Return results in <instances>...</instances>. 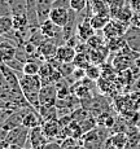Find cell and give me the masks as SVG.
I'll return each instance as SVG.
<instances>
[{
	"label": "cell",
	"instance_id": "cell-7",
	"mask_svg": "<svg viewBox=\"0 0 140 149\" xmlns=\"http://www.w3.org/2000/svg\"><path fill=\"white\" fill-rule=\"evenodd\" d=\"M57 88L55 84H45L42 87L39 93L40 105H56L57 102Z\"/></svg>",
	"mask_w": 140,
	"mask_h": 149
},
{
	"label": "cell",
	"instance_id": "cell-29",
	"mask_svg": "<svg viewBox=\"0 0 140 149\" xmlns=\"http://www.w3.org/2000/svg\"><path fill=\"white\" fill-rule=\"evenodd\" d=\"M86 77L92 79L93 82L99 81V79L101 78V68H100V65L91 64L90 66L86 69Z\"/></svg>",
	"mask_w": 140,
	"mask_h": 149
},
{
	"label": "cell",
	"instance_id": "cell-36",
	"mask_svg": "<svg viewBox=\"0 0 140 149\" xmlns=\"http://www.w3.org/2000/svg\"><path fill=\"white\" fill-rule=\"evenodd\" d=\"M131 25L136 27H140V13H134V17L131 19Z\"/></svg>",
	"mask_w": 140,
	"mask_h": 149
},
{
	"label": "cell",
	"instance_id": "cell-1",
	"mask_svg": "<svg viewBox=\"0 0 140 149\" xmlns=\"http://www.w3.org/2000/svg\"><path fill=\"white\" fill-rule=\"evenodd\" d=\"M20 86L24 92V96L26 97L29 104L31 105L36 111H38L40 102H39V93L43 87V83L40 77L38 75H27V74H21L20 75Z\"/></svg>",
	"mask_w": 140,
	"mask_h": 149
},
{
	"label": "cell",
	"instance_id": "cell-2",
	"mask_svg": "<svg viewBox=\"0 0 140 149\" xmlns=\"http://www.w3.org/2000/svg\"><path fill=\"white\" fill-rule=\"evenodd\" d=\"M104 127H95L91 131L83 134V136L79 139V141L84 145L87 149H102L105 141L108 140L107 135H104Z\"/></svg>",
	"mask_w": 140,
	"mask_h": 149
},
{
	"label": "cell",
	"instance_id": "cell-32",
	"mask_svg": "<svg viewBox=\"0 0 140 149\" xmlns=\"http://www.w3.org/2000/svg\"><path fill=\"white\" fill-rule=\"evenodd\" d=\"M107 4L109 7V9H118L122 8L123 5H126L125 0H107Z\"/></svg>",
	"mask_w": 140,
	"mask_h": 149
},
{
	"label": "cell",
	"instance_id": "cell-34",
	"mask_svg": "<svg viewBox=\"0 0 140 149\" xmlns=\"http://www.w3.org/2000/svg\"><path fill=\"white\" fill-rule=\"evenodd\" d=\"M128 5L135 13H140V0H128Z\"/></svg>",
	"mask_w": 140,
	"mask_h": 149
},
{
	"label": "cell",
	"instance_id": "cell-33",
	"mask_svg": "<svg viewBox=\"0 0 140 149\" xmlns=\"http://www.w3.org/2000/svg\"><path fill=\"white\" fill-rule=\"evenodd\" d=\"M43 149H62V145L61 141H59V140H49Z\"/></svg>",
	"mask_w": 140,
	"mask_h": 149
},
{
	"label": "cell",
	"instance_id": "cell-9",
	"mask_svg": "<svg viewBox=\"0 0 140 149\" xmlns=\"http://www.w3.org/2000/svg\"><path fill=\"white\" fill-rule=\"evenodd\" d=\"M57 48H59V45H57L52 39H45V40L38 47V53L43 60L51 61V60H53L56 57Z\"/></svg>",
	"mask_w": 140,
	"mask_h": 149
},
{
	"label": "cell",
	"instance_id": "cell-8",
	"mask_svg": "<svg viewBox=\"0 0 140 149\" xmlns=\"http://www.w3.org/2000/svg\"><path fill=\"white\" fill-rule=\"evenodd\" d=\"M70 18V9L64 7H53L49 13V19L55 22L57 26L64 27L69 22Z\"/></svg>",
	"mask_w": 140,
	"mask_h": 149
},
{
	"label": "cell",
	"instance_id": "cell-6",
	"mask_svg": "<svg viewBox=\"0 0 140 149\" xmlns=\"http://www.w3.org/2000/svg\"><path fill=\"white\" fill-rule=\"evenodd\" d=\"M4 40L0 42V64H7L13 60L17 53V45L13 44L7 36L3 35Z\"/></svg>",
	"mask_w": 140,
	"mask_h": 149
},
{
	"label": "cell",
	"instance_id": "cell-18",
	"mask_svg": "<svg viewBox=\"0 0 140 149\" xmlns=\"http://www.w3.org/2000/svg\"><path fill=\"white\" fill-rule=\"evenodd\" d=\"M22 125L26 126L27 128H34V127H36V126L42 125V118L35 109H30V110L26 111V114L24 116Z\"/></svg>",
	"mask_w": 140,
	"mask_h": 149
},
{
	"label": "cell",
	"instance_id": "cell-38",
	"mask_svg": "<svg viewBox=\"0 0 140 149\" xmlns=\"http://www.w3.org/2000/svg\"><path fill=\"white\" fill-rule=\"evenodd\" d=\"M134 65H135L136 68H139V69H140V56H139L138 58L135 60V61H134Z\"/></svg>",
	"mask_w": 140,
	"mask_h": 149
},
{
	"label": "cell",
	"instance_id": "cell-12",
	"mask_svg": "<svg viewBox=\"0 0 140 149\" xmlns=\"http://www.w3.org/2000/svg\"><path fill=\"white\" fill-rule=\"evenodd\" d=\"M123 38L126 39L128 47H130L131 49H134L138 53H140V27L130 25V27L127 29V31L123 35Z\"/></svg>",
	"mask_w": 140,
	"mask_h": 149
},
{
	"label": "cell",
	"instance_id": "cell-35",
	"mask_svg": "<svg viewBox=\"0 0 140 149\" xmlns=\"http://www.w3.org/2000/svg\"><path fill=\"white\" fill-rule=\"evenodd\" d=\"M62 149H87V148H86L84 145L78 140L77 143H74V144L69 145V147H65V148H62Z\"/></svg>",
	"mask_w": 140,
	"mask_h": 149
},
{
	"label": "cell",
	"instance_id": "cell-37",
	"mask_svg": "<svg viewBox=\"0 0 140 149\" xmlns=\"http://www.w3.org/2000/svg\"><path fill=\"white\" fill-rule=\"evenodd\" d=\"M5 149H24L22 147H20V145H13V144H9Z\"/></svg>",
	"mask_w": 140,
	"mask_h": 149
},
{
	"label": "cell",
	"instance_id": "cell-20",
	"mask_svg": "<svg viewBox=\"0 0 140 149\" xmlns=\"http://www.w3.org/2000/svg\"><path fill=\"white\" fill-rule=\"evenodd\" d=\"M96 121H98V126H101V127L104 128H113L114 126H116V116L112 114L109 110L108 111H104V113H101L100 116L96 117Z\"/></svg>",
	"mask_w": 140,
	"mask_h": 149
},
{
	"label": "cell",
	"instance_id": "cell-11",
	"mask_svg": "<svg viewBox=\"0 0 140 149\" xmlns=\"http://www.w3.org/2000/svg\"><path fill=\"white\" fill-rule=\"evenodd\" d=\"M134 13L135 12L131 9L128 3L126 5H123L122 8H118V9H109L110 18L118 19V21H122L128 25H131V19H132V17H134Z\"/></svg>",
	"mask_w": 140,
	"mask_h": 149
},
{
	"label": "cell",
	"instance_id": "cell-22",
	"mask_svg": "<svg viewBox=\"0 0 140 149\" xmlns=\"http://www.w3.org/2000/svg\"><path fill=\"white\" fill-rule=\"evenodd\" d=\"M108 140L116 149H125L128 141V136L126 132H116L108 137Z\"/></svg>",
	"mask_w": 140,
	"mask_h": 149
},
{
	"label": "cell",
	"instance_id": "cell-15",
	"mask_svg": "<svg viewBox=\"0 0 140 149\" xmlns=\"http://www.w3.org/2000/svg\"><path fill=\"white\" fill-rule=\"evenodd\" d=\"M110 51L108 48V45H102V47H99L96 49H91L90 51V58H91V62L92 64H96V65H101L104 62H107V58L109 56Z\"/></svg>",
	"mask_w": 140,
	"mask_h": 149
},
{
	"label": "cell",
	"instance_id": "cell-13",
	"mask_svg": "<svg viewBox=\"0 0 140 149\" xmlns=\"http://www.w3.org/2000/svg\"><path fill=\"white\" fill-rule=\"evenodd\" d=\"M53 1L55 0H35L36 3V13H38L39 22H44L45 19L49 18L51 9L53 8Z\"/></svg>",
	"mask_w": 140,
	"mask_h": 149
},
{
	"label": "cell",
	"instance_id": "cell-40",
	"mask_svg": "<svg viewBox=\"0 0 140 149\" xmlns=\"http://www.w3.org/2000/svg\"><path fill=\"white\" fill-rule=\"evenodd\" d=\"M139 130H140V127H139Z\"/></svg>",
	"mask_w": 140,
	"mask_h": 149
},
{
	"label": "cell",
	"instance_id": "cell-16",
	"mask_svg": "<svg viewBox=\"0 0 140 149\" xmlns=\"http://www.w3.org/2000/svg\"><path fill=\"white\" fill-rule=\"evenodd\" d=\"M40 126H42L43 134L47 136L48 140H56L57 139V135H59V132H60V123L57 119L44 121Z\"/></svg>",
	"mask_w": 140,
	"mask_h": 149
},
{
	"label": "cell",
	"instance_id": "cell-21",
	"mask_svg": "<svg viewBox=\"0 0 140 149\" xmlns=\"http://www.w3.org/2000/svg\"><path fill=\"white\" fill-rule=\"evenodd\" d=\"M109 14H92L90 17V22L92 25V27L95 29V31H102V29L107 26V24L110 21Z\"/></svg>",
	"mask_w": 140,
	"mask_h": 149
},
{
	"label": "cell",
	"instance_id": "cell-4",
	"mask_svg": "<svg viewBox=\"0 0 140 149\" xmlns=\"http://www.w3.org/2000/svg\"><path fill=\"white\" fill-rule=\"evenodd\" d=\"M128 27H130L128 24H125V22H122V21L112 18L107 24V26L102 29V35H104L105 40L119 38V36H123L125 34H126Z\"/></svg>",
	"mask_w": 140,
	"mask_h": 149
},
{
	"label": "cell",
	"instance_id": "cell-27",
	"mask_svg": "<svg viewBox=\"0 0 140 149\" xmlns=\"http://www.w3.org/2000/svg\"><path fill=\"white\" fill-rule=\"evenodd\" d=\"M13 30V18L12 14L0 16V36L7 35Z\"/></svg>",
	"mask_w": 140,
	"mask_h": 149
},
{
	"label": "cell",
	"instance_id": "cell-25",
	"mask_svg": "<svg viewBox=\"0 0 140 149\" xmlns=\"http://www.w3.org/2000/svg\"><path fill=\"white\" fill-rule=\"evenodd\" d=\"M10 5V13L27 14V0H8Z\"/></svg>",
	"mask_w": 140,
	"mask_h": 149
},
{
	"label": "cell",
	"instance_id": "cell-5",
	"mask_svg": "<svg viewBox=\"0 0 140 149\" xmlns=\"http://www.w3.org/2000/svg\"><path fill=\"white\" fill-rule=\"evenodd\" d=\"M49 140L47 139V136L43 134L42 126H36L34 128H30V134H29V141L27 144H30L31 148L34 149H43L44 145Z\"/></svg>",
	"mask_w": 140,
	"mask_h": 149
},
{
	"label": "cell",
	"instance_id": "cell-24",
	"mask_svg": "<svg viewBox=\"0 0 140 149\" xmlns=\"http://www.w3.org/2000/svg\"><path fill=\"white\" fill-rule=\"evenodd\" d=\"M101 68V77L105 79H109V81H116L117 77H118V71L117 69L113 66L112 62H104V64L100 65Z\"/></svg>",
	"mask_w": 140,
	"mask_h": 149
},
{
	"label": "cell",
	"instance_id": "cell-14",
	"mask_svg": "<svg viewBox=\"0 0 140 149\" xmlns=\"http://www.w3.org/2000/svg\"><path fill=\"white\" fill-rule=\"evenodd\" d=\"M75 54H77V51L74 47H70L68 44H61L57 48L56 58L60 62H73Z\"/></svg>",
	"mask_w": 140,
	"mask_h": 149
},
{
	"label": "cell",
	"instance_id": "cell-17",
	"mask_svg": "<svg viewBox=\"0 0 140 149\" xmlns=\"http://www.w3.org/2000/svg\"><path fill=\"white\" fill-rule=\"evenodd\" d=\"M38 113L42 118V123L44 121L59 119V110H57L56 105H40L38 109Z\"/></svg>",
	"mask_w": 140,
	"mask_h": 149
},
{
	"label": "cell",
	"instance_id": "cell-26",
	"mask_svg": "<svg viewBox=\"0 0 140 149\" xmlns=\"http://www.w3.org/2000/svg\"><path fill=\"white\" fill-rule=\"evenodd\" d=\"M107 45H108V48H109L110 52L118 53L127 45V42H126V39H125L123 36H119V38H114V39H109V40H107Z\"/></svg>",
	"mask_w": 140,
	"mask_h": 149
},
{
	"label": "cell",
	"instance_id": "cell-39",
	"mask_svg": "<svg viewBox=\"0 0 140 149\" xmlns=\"http://www.w3.org/2000/svg\"><path fill=\"white\" fill-rule=\"evenodd\" d=\"M135 87H136V90L140 91V77L138 79H136V82H135Z\"/></svg>",
	"mask_w": 140,
	"mask_h": 149
},
{
	"label": "cell",
	"instance_id": "cell-31",
	"mask_svg": "<svg viewBox=\"0 0 140 149\" xmlns=\"http://www.w3.org/2000/svg\"><path fill=\"white\" fill-rule=\"evenodd\" d=\"M88 7V0H70V9L75 13H82Z\"/></svg>",
	"mask_w": 140,
	"mask_h": 149
},
{
	"label": "cell",
	"instance_id": "cell-10",
	"mask_svg": "<svg viewBox=\"0 0 140 149\" xmlns=\"http://www.w3.org/2000/svg\"><path fill=\"white\" fill-rule=\"evenodd\" d=\"M109 109H110V102H108V100L105 99V95L100 93L98 96H93L92 104H91L88 110L93 117H98L104 111H108Z\"/></svg>",
	"mask_w": 140,
	"mask_h": 149
},
{
	"label": "cell",
	"instance_id": "cell-3",
	"mask_svg": "<svg viewBox=\"0 0 140 149\" xmlns=\"http://www.w3.org/2000/svg\"><path fill=\"white\" fill-rule=\"evenodd\" d=\"M29 134H30V128L21 125V126H18V127H14L12 130L8 131L5 140H7L8 144L20 145V147L25 148L29 141Z\"/></svg>",
	"mask_w": 140,
	"mask_h": 149
},
{
	"label": "cell",
	"instance_id": "cell-30",
	"mask_svg": "<svg viewBox=\"0 0 140 149\" xmlns=\"http://www.w3.org/2000/svg\"><path fill=\"white\" fill-rule=\"evenodd\" d=\"M88 44V47L91 48V49H96V48L99 47H102V45H105L107 43H105V38L104 35L100 36V35H96V34H93L92 36H91L90 39H88L87 42H86Z\"/></svg>",
	"mask_w": 140,
	"mask_h": 149
},
{
	"label": "cell",
	"instance_id": "cell-28",
	"mask_svg": "<svg viewBox=\"0 0 140 149\" xmlns=\"http://www.w3.org/2000/svg\"><path fill=\"white\" fill-rule=\"evenodd\" d=\"M73 64L75 68H79V69H87L90 66L92 62H91V58H90V54L88 53H84V52H81V53H77L75 57L73 60Z\"/></svg>",
	"mask_w": 140,
	"mask_h": 149
},
{
	"label": "cell",
	"instance_id": "cell-23",
	"mask_svg": "<svg viewBox=\"0 0 140 149\" xmlns=\"http://www.w3.org/2000/svg\"><path fill=\"white\" fill-rule=\"evenodd\" d=\"M88 5L92 14H109V7L107 4V0H90Z\"/></svg>",
	"mask_w": 140,
	"mask_h": 149
},
{
	"label": "cell",
	"instance_id": "cell-19",
	"mask_svg": "<svg viewBox=\"0 0 140 149\" xmlns=\"http://www.w3.org/2000/svg\"><path fill=\"white\" fill-rule=\"evenodd\" d=\"M96 86H98V90L100 91L101 95H112L113 92H117V87H116V82L109 81V79L105 78H100L99 81H96Z\"/></svg>",
	"mask_w": 140,
	"mask_h": 149
}]
</instances>
